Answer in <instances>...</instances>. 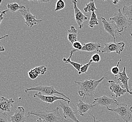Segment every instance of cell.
Here are the masks:
<instances>
[{"label": "cell", "instance_id": "obj_34", "mask_svg": "<svg viewBox=\"0 0 132 122\" xmlns=\"http://www.w3.org/2000/svg\"><path fill=\"white\" fill-rule=\"evenodd\" d=\"M0 49H1V50H0L1 52H3V51H5V48L3 46H1Z\"/></svg>", "mask_w": 132, "mask_h": 122}, {"label": "cell", "instance_id": "obj_17", "mask_svg": "<svg viewBox=\"0 0 132 122\" xmlns=\"http://www.w3.org/2000/svg\"><path fill=\"white\" fill-rule=\"evenodd\" d=\"M47 71V68L44 65L38 66L31 69L28 72V76L31 79H37L39 75H44Z\"/></svg>", "mask_w": 132, "mask_h": 122}, {"label": "cell", "instance_id": "obj_31", "mask_svg": "<svg viewBox=\"0 0 132 122\" xmlns=\"http://www.w3.org/2000/svg\"><path fill=\"white\" fill-rule=\"evenodd\" d=\"M92 60L93 62L95 63H98L101 60L100 56L98 54H95L92 56Z\"/></svg>", "mask_w": 132, "mask_h": 122}, {"label": "cell", "instance_id": "obj_33", "mask_svg": "<svg viewBox=\"0 0 132 122\" xmlns=\"http://www.w3.org/2000/svg\"><path fill=\"white\" fill-rule=\"evenodd\" d=\"M38 2L39 3H46L50 2L49 1H38Z\"/></svg>", "mask_w": 132, "mask_h": 122}, {"label": "cell", "instance_id": "obj_4", "mask_svg": "<svg viewBox=\"0 0 132 122\" xmlns=\"http://www.w3.org/2000/svg\"><path fill=\"white\" fill-rule=\"evenodd\" d=\"M107 109L112 112H114L119 115V117L122 118L125 122H129L132 119V113L130 108L127 107V105L124 103L119 104L117 106L116 109H111L108 107Z\"/></svg>", "mask_w": 132, "mask_h": 122}, {"label": "cell", "instance_id": "obj_22", "mask_svg": "<svg viewBox=\"0 0 132 122\" xmlns=\"http://www.w3.org/2000/svg\"><path fill=\"white\" fill-rule=\"evenodd\" d=\"M88 24L90 28H93L95 26L98 25L99 24L98 18H97V15L94 12H92V15Z\"/></svg>", "mask_w": 132, "mask_h": 122}, {"label": "cell", "instance_id": "obj_8", "mask_svg": "<svg viewBox=\"0 0 132 122\" xmlns=\"http://www.w3.org/2000/svg\"><path fill=\"white\" fill-rule=\"evenodd\" d=\"M21 14L25 20V23L27 26L32 27V26L42 22V20H37L35 16L31 14L29 8H26L19 10Z\"/></svg>", "mask_w": 132, "mask_h": 122}, {"label": "cell", "instance_id": "obj_41", "mask_svg": "<svg viewBox=\"0 0 132 122\" xmlns=\"http://www.w3.org/2000/svg\"><path fill=\"white\" fill-rule=\"evenodd\" d=\"M42 122H43V120H42Z\"/></svg>", "mask_w": 132, "mask_h": 122}, {"label": "cell", "instance_id": "obj_18", "mask_svg": "<svg viewBox=\"0 0 132 122\" xmlns=\"http://www.w3.org/2000/svg\"><path fill=\"white\" fill-rule=\"evenodd\" d=\"M77 107V112H79L81 116H84V114L86 113L89 110L92 109L95 106L92 104H88L84 103L82 100H79V102L76 104Z\"/></svg>", "mask_w": 132, "mask_h": 122}, {"label": "cell", "instance_id": "obj_3", "mask_svg": "<svg viewBox=\"0 0 132 122\" xmlns=\"http://www.w3.org/2000/svg\"><path fill=\"white\" fill-rule=\"evenodd\" d=\"M110 20L115 23L117 26L118 32L120 35L121 32L127 29L132 24V21L129 20L127 17L123 14L120 9H118V13H114L113 17L110 18Z\"/></svg>", "mask_w": 132, "mask_h": 122}, {"label": "cell", "instance_id": "obj_19", "mask_svg": "<svg viewBox=\"0 0 132 122\" xmlns=\"http://www.w3.org/2000/svg\"><path fill=\"white\" fill-rule=\"evenodd\" d=\"M100 48H104L101 46L100 44L90 42L84 44L81 51L88 52H92L93 51H96L98 52H101V51L100 50Z\"/></svg>", "mask_w": 132, "mask_h": 122}, {"label": "cell", "instance_id": "obj_20", "mask_svg": "<svg viewBox=\"0 0 132 122\" xmlns=\"http://www.w3.org/2000/svg\"><path fill=\"white\" fill-rule=\"evenodd\" d=\"M78 30H76L74 26H71L70 29L68 30V39L69 41L72 44L77 41Z\"/></svg>", "mask_w": 132, "mask_h": 122}, {"label": "cell", "instance_id": "obj_35", "mask_svg": "<svg viewBox=\"0 0 132 122\" xmlns=\"http://www.w3.org/2000/svg\"><path fill=\"white\" fill-rule=\"evenodd\" d=\"M119 0H116V1H114L113 2V4H118V3H119Z\"/></svg>", "mask_w": 132, "mask_h": 122}, {"label": "cell", "instance_id": "obj_36", "mask_svg": "<svg viewBox=\"0 0 132 122\" xmlns=\"http://www.w3.org/2000/svg\"><path fill=\"white\" fill-rule=\"evenodd\" d=\"M92 117H93V122H100L99 121H97V120H96L94 116H92Z\"/></svg>", "mask_w": 132, "mask_h": 122}, {"label": "cell", "instance_id": "obj_32", "mask_svg": "<svg viewBox=\"0 0 132 122\" xmlns=\"http://www.w3.org/2000/svg\"><path fill=\"white\" fill-rule=\"evenodd\" d=\"M9 11L8 10H4V11H0V12H1V16H0V24L2 23V21H3V15H6V12L7 11Z\"/></svg>", "mask_w": 132, "mask_h": 122}, {"label": "cell", "instance_id": "obj_40", "mask_svg": "<svg viewBox=\"0 0 132 122\" xmlns=\"http://www.w3.org/2000/svg\"><path fill=\"white\" fill-rule=\"evenodd\" d=\"M131 36L132 37V32L131 33Z\"/></svg>", "mask_w": 132, "mask_h": 122}, {"label": "cell", "instance_id": "obj_11", "mask_svg": "<svg viewBox=\"0 0 132 122\" xmlns=\"http://www.w3.org/2000/svg\"><path fill=\"white\" fill-rule=\"evenodd\" d=\"M99 18L102 19V22L103 23V27L104 28L105 31H106L107 33H109L110 35L112 36L114 39V42H116L115 34L118 32L117 26L115 24V23L113 21L108 22L106 20V19L102 17Z\"/></svg>", "mask_w": 132, "mask_h": 122}, {"label": "cell", "instance_id": "obj_38", "mask_svg": "<svg viewBox=\"0 0 132 122\" xmlns=\"http://www.w3.org/2000/svg\"><path fill=\"white\" fill-rule=\"evenodd\" d=\"M8 36H9V35H6L4 36H3V37H2L0 38V40H1L2 39L4 38H5V37H8Z\"/></svg>", "mask_w": 132, "mask_h": 122}, {"label": "cell", "instance_id": "obj_2", "mask_svg": "<svg viewBox=\"0 0 132 122\" xmlns=\"http://www.w3.org/2000/svg\"><path fill=\"white\" fill-rule=\"evenodd\" d=\"M30 115H34L40 118L43 122H70L69 120L61 117L59 112V108L57 107L56 109L50 111H42L40 110H32L28 113V117Z\"/></svg>", "mask_w": 132, "mask_h": 122}, {"label": "cell", "instance_id": "obj_13", "mask_svg": "<svg viewBox=\"0 0 132 122\" xmlns=\"http://www.w3.org/2000/svg\"><path fill=\"white\" fill-rule=\"evenodd\" d=\"M25 110L23 107H18L15 109L14 114L10 116V122H26Z\"/></svg>", "mask_w": 132, "mask_h": 122}, {"label": "cell", "instance_id": "obj_14", "mask_svg": "<svg viewBox=\"0 0 132 122\" xmlns=\"http://www.w3.org/2000/svg\"><path fill=\"white\" fill-rule=\"evenodd\" d=\"M108 82L110 84V90L112 93L115 94V97L116 98L123 95L126 93H127V90L124 88H122L118 83H116L113 80H109Z\"/></svg>", "mask_w": 132, "mask_h": 122}, {"label": "cell", "instance_id": "obj_5", "mask_svg": "<svg viewBox=\"0 0 132 122\" xmlns=\"http://www.w3.org/2000/svg\"><path fill=\"white\" fill-rule=\"evenodd\" d=\"M31 91H39L41 93H43L45 94L48 95V96H53L54 94H57L61 95V96H63L67 100L70 101V99L67 96L63 93L59 92L56 89L54 88L53 86H38V87H31L30 88H27L25 89V91L27 92Z\"/></svg>", "mask_w": 132, "mask_h": 122}, {"label": "cell", "instance_id": "obj_25", "mask_svg": "<svg viewBox=\"0 0 132 122\" xmlns=\"http://www.w3.org/2000/svg\"><path fill=\"white\" fill-rule=\"evenodd\" d=\"M63 61L65 63L71 64L78 72L80 71V69L81 68V67L82 66V65L81 64H79V63H77L76 62L71 61V59H69V58L66 59V58H63Z\"/></svg>", "mask_w": 132, "mask_h": 122}, {"label": "cell", "instance_id": "obj_24", "mask_svg": "<svg viewBox=\"0 0 132 122\" xmlns=\"http://www.w3.org/2000/svg\"><path fill=\"white\" fill-rule=\"evenodd\" d=\"M122 11L124 15L127 17L129 20L132 21V4L129 6H124Z\"/></svg>", "mask_w": 132, "mask_h": 122}, {"label": "cell", "instance_id": "obj_39", "mask_svg": "<svg viewBox=\"0 0 132 122\" xmlns=\"http://www.w3.org/2000/svg\"><path fill=\"white\" fill-rule=\"evenodd\" d=\"M130 110H131V113H132V107H131L130 108Z\"/></svg>", "mask_w": 132, "mask_h": 122}, {"label": "cell", "instance_id": "obj_1", "mask_svg": "<svg viewBox=\"0 0 132 122\" xmlns=\"http://www.w3.org/2000/svg\"><path fill=\"white\" fill-rule=\"evenodd\" d=\"M105 78L106 79V77L104 76L97 80L86 79L84 81L74 82L80 87L78 94L80 96L82 97V99L86 96L92 97L94 98L96 95L95 91L97 87Z\"/></svg>", "mask_w": 132, "mask_h": 122}, {"label": "cell", "instance_id": "obj_28", "mask_svg": "<svg viewBox=\"0 0 132 122\" xmlns=\"http://www.w3.org/2000/svg\"><path fill=\"white\" fill-rule=\"evenodd\" d=\"M121 61V59H120L119 61L118 62L117 65L116 66H114L113 67H112L111 69V72L112 74L114 75L115 79L116 78V77L117 76V74H118L119 73V66L120 62Z\"/></svg>", "mask_w": 132, "mask_h": 122}, {"label": "cell", "instance_id": "obj_9", "mask_svg": "<svg viewBox=\"0 0 132 122\" xmlns=\"http://www.w3.org/2000/svg\"><path fill=\"white\" fill-rule=\"evenodd\" d=\"M77 2H78L76 0L72 1V3L74 4V7L73 8L74 9L75 11V18L76 21L79 29H81L84 26V21L87 20L88 18V17L84 15L78 8L77 6Z\"/></svg>", "mask_w": 132, "mask_h": 122}, {"label": "cell", "instance_id": "obj_15", "mask_svg": "<svg viewBox=\"0 0 132 122\" xmlns=\"http://www.w3.org/2000/svg\"><path fill=\"white\" fill-rule=\"evenodd\" d=\"M14 101L12 99H8L7 98L2 97L0 100V110L1 112L6 113L10 112V109L13 107Z\"/></svg>", "mask_w": 132, "mask_h": 122}, {"label": "cell", "instance_id": "obj_6", "mask_svg": "<svg viewBox=\"0 0 132 122\" xmlns=\"http://www.w3.org/2000/svg\"><path fill=\"white\" fill-rule=\"evenodd\" d=\"M59 104L61 109L63 110L64 117L65 119H67L69 118L73 120L74 122H80L76 116V114L77 111H74L71 107L69 106V103L61 100Z\"/></svg>", "mask_w": 132, "mask_h": 122}, {"label": "cell", "instance_id": "obj_7", "mask_svg": "<svg viewBox=\"0 0 132 122\" xmlns=\"http://www.w3.org/2000/svg\"><path fill=\"white\" fill-rule=\"evenodd\" d=\"M125 46V44L124 42L116 43L114 41L108 43L104 44V47L102 49L101 52L102 53H109L115 52L116 53L120 54L123 51Z\"/></svg>", "mask_w": 132, "mask_h": 122}, {"label": "cell", "instance_id": "obj_30", "mask_svg": "<svg viewBox=\"0 0 132 122\" xmlns=\"http://www.w3.org/2000/svg\"><path fill=\"white\" fill-rule=\"evenodd\" d=\"M0 122H9L7 113L0 112Z\"/></svg>", "mask_w": 132, "mask_h": 122}, {"label": "cell", "instance_id": "obj_10", "mask_svg": "<svg viewBox=\"0 0 132 122\" xmlns=\"http://www.w3.org/2000/svg\"><path fill=\"white\" fill-rule=\"evenodd\" d=\"M92 104L93 105L95 106L96 105H99L107 107L112 104L118 105L119 104L115 99H112L105 95H104L100 97L94 98V102L92 103Z\"/></svg>", "mask_w": 132, "mask_h": 122}, {"label": "cell", "instance_id": "obj_21", "mask_svg": "<svg viewBox=\"0 0 132 122\" xmlns=\"http://www.w3.org/2000/svg\"><path fill=\"white\" fill-rule=\"evenodd\" d=\"M7 8L9 11L11 12H16L18 10H22L26 9V7L24 5H18L17 3H8L7 4Z\"/></svg>", "mask_w": 132, "mask_h": 122}, {"label": "cell", "instance_id": "obj_27", "mask_svg": "<svg viewBox=\"0 0 132 122\" xmlns=\"http://www.w3.org/2000/svg\"><path fill=\"white\" fill-rule=\"evenodd\" d=\"M65 7V3L63 0H59L56 3V7L54 11H58L63 9Z\"/></svg>", "mask_w": 132, "mask_h": 122}, {"label": "cell", "instance_id": "obj_16", "mask_svg": "<svg viewBox=\"0 0 132 122\" xmlns=\"http://www.w3.org/2000/svg\"><path fill=\"white\" fill-rule=\"evenodd\" d=\"M119 78L118 79V83L120 85V84H122L123 87L124 89H126L128 93L130 94H132V91L130 90L128 87V81L129 80V78L128 77L127 74L126 73V67H124L123 68V71L121 72H119Z\"/></svg>", "mask_w": 132, "mask_h": 122}, {"label": "cell", "instance_id": "obj_12", "mask_svg": "<svg viewBox=\"0 0 132 122\" xmlns=\"http://www.w3.org/2000/svg\"><path fill=\"white\" fill-rule=\"evenodd\" d=\"M33 96L34 97L38 98V99H39L43 102H47L48 103H53L54 102L56 101H57V100H62V101L67 102L69 103L70 102V101L64 99L62 97L57 96L55 95L46 96V95L41 94L40 92H39L38 93H36L35 94H33Z\"/></svg>", "mask_w": 132, "mask_h": 122}, {"label": "cell", "instance_id": "obj_29", "mask_svg": "<svg viewBox=\"0 0 132 122\" xmlns=\"http://www.w3.org/2000/svg\"><path fill=\"white\" fill-rule=\"evenodd\" d=\"M72 45L73 48L75 49H76V51H81L82 47H83V45L78 41H76L75 42H74V43L72 44Z\"/></svg>", "mask_w": 132, "mask_h": 122}, {"label": "cell", "instance_id": "obj_23", "mask_svg": "<svg viewBox=\"0 0 132 122\" xmlns=\"http://www.w3.org/2000/svg\"><path fill=\"white\" fill-rule=\"evenodd\" d=\"M84 10L86 13H87L90 12H94V11L95 10L97 11V9L96 7L94 1L92 0L89 2V3L86 4L85 7L84 8Z\"/></svg>", "mask_w": 132, "mask_h": 122}, {"label": "cell", "instance_id": "obj_37", "mask_svg": "<svg viewBox=\"0 0 132 122\" xmlns=\"http://www.w3.org/2000/svg\"><path fill=\"white\" fill-rule=\"evenodd\" d=\"M35 122H42V119L40 118H39L38 120H37Z\"/></svg>", "mask_w": 132, "mask_h": 122}, {"label": "cell", "instance_id": "obj_26", "mask_svg": "<svg viewBox=\"0 0 132 122\" xmlns=\"http://www.w3.org/2000/svg\"><path fill=\"white\" fill-rule=\"evenodd\" d=\"M92 62H93V61L91 59V60H89V63L88 64H85L84 65H82V66L81 67V68L80 69V71L79 72H78V74L80 75V74H82V73H86L87 74L89 67L91 65V64H92Z\"/></svg>", "mask_w": 132, "mask_h": 122}]
</instances>
